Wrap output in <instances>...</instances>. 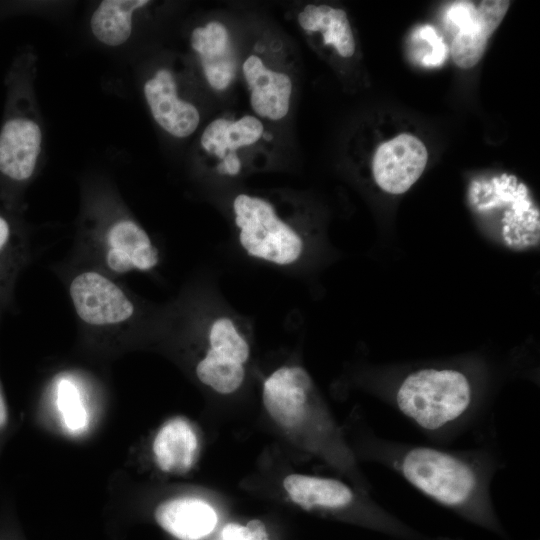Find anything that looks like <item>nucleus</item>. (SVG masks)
Returning <instances> with one entry per match:
<instances>
[{
  "label": "nucleus",
  "instance_id": "f257e3e1",
  "mask_svg": "<svg viewBox=\"0 0 540 540\" xmlns=\"http://www.w3.org/2000/svg\"><path fill=\"white\" fill-rule=\"evenodd\" d=\"M381 456L411 485L443 505L471 511L488 505L489 473L471 457L387 442H382Z\"/></svg>",
  "mask_w": 540,
  "mask_h": 540
},
{
  "label": "nucleus",
  "instance_id": "f03ea898",
  "mask_svg": "<svg viewBox=\"0 0 540 540\" xmlns=\"http://www.w3.org/2000/svg\"><path fill=\"white\" fill-rule=\"evenodd\" d=\"M471 402L468 378L454 369L414 371L395 394L400 412L426 431H438L454 423L467 412Z\"/></svg>",
  "mask_w": 540,
  "mask_h": 540
},
{
  "label": "nucleus",
  "instance_id": "7ed1b4c3",
  "mask_svg": "<svg viewBox=\"0 0 540 540\" xmlns=\"http://www.w3.org/2000/svg\"><path fill=\"white\" fill-rule=\"evenodd\" d=\"M232 212L239 245L249 257L288 267L303 256V236L266 198L239 193L233 199Z\"/></svg>",
  "mask_w": 540,
  "mask_h": 540
},
{
  "label": "nucleus",
  "instance_id": "20e7f679",
  "mask_svg": "<svg viewBox=\"0 0 540 540\" xmlns=\"http://www.w3.org/2000/svg\"><path fill=\"white\" fill-rule=\"evenodd\" d=\"M208 348L196 365L198 379L220 394L235 392L245 378L250 345L232 317L219 315L208 324Z\"/></svg>",
  "mask_w": 540,
  "mask_h": 540
},
{
  "label": "nucleus",
  "instance_id": "39448f33",
  "mask_svg": "<svg viewBox=\"0 0 540 540\" xmlns=\"http://www.w3.org/2000/svg\"><path fill=\"white\" fill-rule=\"evenodd\" d=\"M262 140H265V127L257 116H223L213 119L204 128L200 146L219 174L233 177L241 173L243 159Z\"/></svg>",
  "mask_w": 540,
  "mask_h": 540
},
{
  "label": "nucleus",
  "instance_id": "423d86ee",
  "mask_svg": "<svg viewBox=\"0 0 540 540\" xmlns=\"http://www.w3.org/2000/svg\"><path fill=\"white\" fill-rule=\"evenodd\" d=\"M455 4L450 17L459 31L451 43V57L459 68L469 69L481 60L489 38L503 21L511 2L485 0L477 5L466 1Z\"/></svg>",
  "mask_w": 540,
  "mask_h": 540
},
{
  "label": "nucleus",
  "instance_id": "0eeeda50",
  "mask_svg": "<svg viewBox=\"0 0 540 540\" xmlns=\"http://www.w3.org/2000/svg\"><path fill=\"white\" fill-rule=\"evenodd\" d=\"M69 295L76 314L88 325H117L134 314V304L124 290L95 270L77 274L70 282Z\"/></svg>",
  "mask_w": 540,
  "mask_h": 540
},
{
  "label": "nucleus",
  "instance_id": "6e6552de",
  "mask_svg": "<svg viewBox=\"0 0 540 540\" xmlns=\"http://www.w3.org/2000/svg\"><path fill=\"white\" fill-rule=\"evenodd\" d=\"M428 161V151L416 136L401 133L381 143L372 159L376 184L393 195L403 194L420 178Z\"/></svg>",
  "mask_w": 540,
  "mask_h": 540
},
{
  "label": "nucleus",
  "instance_id": "1a4fd4ad",
  "mask_svg": "<svg viewBox=\"0 0 540 540\" xmlns=\"http://www.w3.org/2000/svg\"><path fill=\"white\" fill-rule=\"evenodd\" d=\"M313 383L300 366H283L264 381L262 401L270 417L283 428L306 421L312 411Z\"/></svg>",
  "mask_w": 540,
  "mask_h": 540
},
{
  "label": "nucleus",
  "instance_id": "9d476101",
  "mask_svg": "<svg viewBox=\"0 0 540 540\" xmlns=\"http://www.w3.org/2000/svg\"><path fill=\"white\" fill-rule=\"evenodd\" d=\"M241 71L255 116L270 121L285 118L290 110L293 93L290 75L267 64L256 53L249 54L243 60Z\"/></svg>",
  "mask_w": 540,
  "mask_h": 540
},
{
  "label": "nucleus",
  "instance_id": "9b49d317",
  "mask_svg": "<svg viewBox=\"0 0 540 540\" xmlns=\"http://www.w3.org/2000/svg\"><path fill=\"white\" fill-rule=\"evenodd\" d=\"M159 251L148 233L134 220L113 222L104 235V262L116 274L146 272L159 263Z\"/></svg>",
  "mask_w": 540,
  "mask_h": 540
},
{
  "label": "nucleus",
  "instance_id": "f8f14e48",
  "mask_svg": "<svg viewBox=\"0 0 540 540\" xmlns=\"http://www.w3.org/2000/svg\"><path fill=\"white\" fill-rule=\"evenodd\" d=\"M144 96L157 124L176 138L191 135L200 123L195 105L178 96L172 72L162 68L144 84Z\"/></svg>",
  "mask_w": 540,
  "mask_h": 540
},
{
  "label": "nucleus",
  "instance_id": "ddd939ff",
  "mask_svg": "<svg viewBox=\"0 0 540 540\" xmlns=\"http://www.w3.org/2000/svg\"><path fill=\"white\" fill-rule=\"evenodd\" d=\"M190 45L209 86L215 91L226 90L237 73V56L228 28L211 20L194 28Z\"/></svg>",
  "mask_w": 540,
  "mask_h": 540
},
{
  "label": "nucleus",
  "instance_id": "4468645a",
  "mask_svg": "<svg viewBox=\"0 0 540 540\" xmlns=\"http://www.w3.org/2000/svg\"><path fill=\"white\" fill-rule=\"evenodd\" d=\"M41 143V129L33 120L7 121L0 133V172L16 181L29 179L35 170Z\"/></svg>",
  "mask_w": 540,
  "mask_h": 540
},
{
  "label": "nucleus",
  "instance_id": "2eb2a0df",
  "mask_svg": "<svg viewBox=\"0 0 540 540\" xmlns=\"http://www.w3.org/2000/svg\"><path fill=\"white\" fill-rule=\"evenodd\" d=\"M157 523L180 540H198L210 534L217 524L215 510L205 501L181 497L162 502L155 510Z\"/></svg>",
  "mask_w": 540,
  "mask_h": 540
},
{
  "label": "nucleus",
  "instance_id": "dca6fc26",
  "mask_svg": "<svg viewBox=\"0 0 540 540\" xmlns=\"http://www.w3.org/2000/svg\"><path fill=\"white\" fill-rule=\"evenodd\" d=\"M198 439L190 424L182 418L167 421L153 442V453L158 467L168 473H186L194 464Z\"/></svg>",
  "mask_w": 540,
  "mask_h": 540
},
{
  "label": "nucleus",
  "instance_id": "f3484780",
  "mask_svg": "<svg viewBox=\"0 0 540 540\" xmlns=\"http://www.w3.org/2000/svg\"><path fill=\"white\" fill-rule=\"evenodd\" d=\"M298 23L307 33H319L325 45L331 46L339 56L350 58L356 42L347 13L327 4H308L298 14Z\"/></svg>",
  "mask_w": 540,
  "mask_h": 540
},
{
  "label": "nucleus",
  "instance_id": "a211bd4d",
  "mask_svg": "<svg viewBox=\"0 0 540 540\" xmlns=\"http://www.w3.org/2000/svg\"><path fill=\"white\" fill-rule=\"evenodd\" d=\"M283 486L290 498L305 509L338 510L350 506L355 500L349 486L331 478L291 474L284 479Z\"/></svg>",
  "mask_w": 540,
  "mask_h": 540
},
{
  "label": "nucleus",
  "instance_id": "6ab92c4d",
  "mask_svg": "<svg viewBox=\"0 0 540 540\" xmlns=\"http://www.w3.org/2000/svg\"><path fill=\"white\" fill-rule=\"evenodd\" d=\"M148 0H104L91 17V30L108 46L124 44L132 32L134 11L147 6Z\"/></svg>",
  "mask_w": 540,
  "mask_h": 540
},
{
  "label": "nucleus",
  "instance_id": "aec40b11",
  "mask_svg": "<svg viewBox=\"0 0 540 540\" xmlns=\"http://www.w3.org/2000/svg\"><path fill=\"white\" fill-rule=\"evenodd\" d=\"M57 405L66 428L73 433L82 432L88 423V414L77 386L68 379L57 384Z\"/></svg>",
  "mask_w": 540,
  "mask_h": 540
},
{
  "label": "nucleus",
  "instance_id": "412c9836",
  "mask_svg": "<svg viewBox=\"0 0 540 540\" xmlns=\"http://www.w3.org/2000/svg\"><path fill=\"white\" fill-rule=\"evenodd\" d=\"M223 540H269L264 524L251 520L247 526L228 523L222 529Z\"/></svg>",
  "mask_w": 540,
  "mask_h": 540
},
{
  "label": "nucleus",
  "instance_id": "4be33fe9",
  "mask_svg": "<svg viewBox=\"0 0 540 540\" xmlns=\"http://www.w3.org/2000/svg\"><path fill=\"white\" fill-rule=\"evenodd\" d=\"M12 231L7 220L0 215V260L7 261L12 248Z\"/></svg>",
  "mask_w": 540,
  "mask_h": 540
},
{
  "label": "nucleus",
  "instance_id": "5701e85b",
  "mask_svg": "<svg viewBox=\"0 0 540 540\" xmlns=\"http://www.w3.org/2000/svg\"><path fill=\"white\" fill-rule=\"evenodd\" d=\"M6 419H7V410H6V405H5L2 389L0 386V428L4 426V424L6 423Z\"/></svg>",
  "mask_w": 540,
  "mask_h": 540
},
{
  "label": "nucleus",
  "instance_id": "b1692460",
  "mask_svg": "<svg viewBox=\"0 0 540 540\" xmlns=\"http://www.w3.org/2000/svg\"><path fill=\"white\" fill-rule=\"evenodd\" d=\"M5 264L2 260H0V286L2 285L3 283V280H4V276H5Z\"/></svg>",
  "mask_w": 540,
  "mask_h": 540
}]
</instances>
